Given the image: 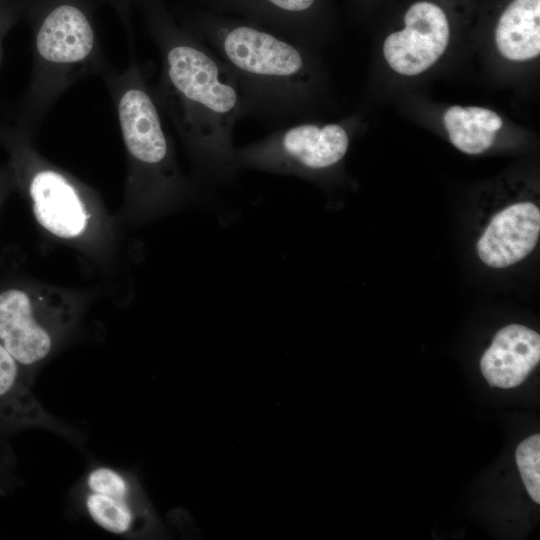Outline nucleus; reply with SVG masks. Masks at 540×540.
Returning a JSON list of instances; mask_svg holds the SVG:
<instances>
[{
    "label": "nucleus",
    "instance_id": "obj_1",
    "mask_svg": "<svg viewBox=\"0 0 540 540\" xmlns=\"http://www.w3.org/2000/svg\"><path fill=\"white\" fill-rule=\"evenodd\" d=\"M161 77L154 93L205 181L218 184L237 171L233 131L246 117L244 101L225 63L203 41L179 32L156 43Z\"/></svg>",
    "mask_w": 540,
    "mask_h": 540
},
{
    "label": "nucleus",
    "instance_id": "obj_2",
    "mask_svg": "<svg viewBox=\"0 0 540 540\" xmlns=\"http://www.w3.org/2000/svg\"><path fill=\"white\" fill-rule=\"evenodd\" d=\"M203 35L235 78L246 117L278 128L306 121L317 75L304 44L247 24L213 25Z\"/></svg>",
    "mask_w": 540,
    "mask_h": 540
},
{
    "label": "nucleus",
    "instance_id": "obj_3",
    "mask_svg": "<svg viewBox=\"0 0 540 540\" xmlns=\"http://www.w3.org/2000/svg\"><path fill=\"white\" fill-rule=\"evenodd\" d=\"M349 144V132L342 124L300 121L235 148L234 163L237 170L247 168L307 177L337 166Z\"/></svg>",
    "mask_w": 540,
    "mask_h": 540
},
{
    "label": "nucleus",
    "instance_id": "obj_4",
    "mask_svg": "<svg viewBox=\"0 0 540 540\" xmlns=\"http://www.w3.org/2000/svg\"><path fill=\"white\" fill-rule=\"evenodd\" d=\"M95 51L92 25L79 8L62 4L51 10L35 34L30 111L49 104L92 62Z\"/></svg>",
    "mask_w": 540,
    "mask_h": 540
},
{
    "label": "nucleus",
    "instance_id": "obj_5",
    "mask_svg": "<svg viewBox=\"0 0 540 540\" xmlns=\"http://www.w3.org/2000/svg\"><path fill=\"white\" fill-rule=\"evenodd\" d=\"M115 86L119 126L126 150L157 192H172L178 184L172 149L161 109L137 65Z\"/></svg>",
    "mask_w": 540,
    "mask_h": 540
},
{
    "label": "nucleus",
    "instance_id": "obj_6",
    "mask_svg": "<svg viewBox=\"0 0 540 540\" xmlns=\"http://www.w3.org/2000/svg\"><path fill=\"white\" fill-rule=\"evenodd\" d=\"M83 505L100 528L117 535L151 529L155 517L136 481L108 466H96L85 476Z\"/></svg>",
    "mask_w": 540,
    "mask_h": 540
},
{
    "label": "nucleus",
    "instance_id": "obj_7",
    "mask_svg": "<svg viewBox=\"0 0 540 540\" xmlns=\"http://www.w3.org/2000/svg\"><path fill=\"white\" fill-rule=\"evenodd\" d=\"M405 27L384 41L383 54L398 74L415 76L430 68L445 52L450 37L444 11L427 1L416 2L404 16Z\"/></svg>",
    "mask_w": 540,
    "mask_h": 540
},
{
    "label": "nucleus",
    "instance_id": "obj_8",
    "mask_svg": "<svg viewBox=\"0 0 540 540\" xmlns=\"http://www.w3.org/2000/svg\"><path fill=\"white\" fill-rule=\"evenodd\" d=\"M0 342L31 378L54 346V329L31 293L18 285L0 290Z\"/></svg>",
    "mask_w": 540,
    "mask_h": 540
},
{
    "label": "nucleus",
    "instance_id": "obj_9",
    "mask_svg": "<svg viewBox=\"0 0 540 540\" xmlns=\"http://www.w3.org/2000/svg\"><path fill=\"white\" fill-rule=\"evenodd\" d=\"M540 234V210L519 202L495 215L477 242L481 261L492 268H506L527 257Z\"/></svg>",
    "mask_w": 540,
    "mask_h": 540
},
{
    "label": "nucleus",
    "instance_id": "obj_10",
    "mask_svg": "<svg viewBox=\"0 0 540 540\" xmlns=\"http://www.w3.org/2000/svg\"><path fill=\"white\" fill-rule=\"evenodd\" d=\"M37 222L60 238H74L86 228L87 213L72 183L52 169L34 171L27 183Z\"/></svg>",
    "mask_w": 540,
    "mask_h": 540
},
{
    "label": "nucleus",
    "instance_id": "obj_11",
    "mask_svg": "<svg viewBox=\"0 0 540 540\" xmlns=\"http://www.w3.org/2000/svg\"><path fill=\"white\" fill-rule=\"evenodd\" d=\"M31 380L0 342V431L40 427L76 439L74 431L47 413L32 391Z\"/></svg>",
    "mask_w": 540,
    "mask_h": 540
},
{
    "label": "nucleus",
    "instance_id": "obj_12",
    "mask_svg": "<svg viewBox=\"0 0 540 540\" xmlns=\"http://www.w3.org/2000/svg\"><path fill=\"white\" fill-rule=\"evenodd\" d=\"M539 360V334L511 324L496 333L480 360V369L491 386L508 389L520 385Z\"/></svg>",
    "mask_w": 540,
    "mask_h": 540
},
{
    "label": "nucleus",
    "instance_id": "obj_13",
    "mask_svg": "<svg viewBox=\"0 0 540 540\" xmlns=\"http://www.w3.org/2000/svg\"><path fill=\"white\" fill-rule=\"evenodd\" d=\"M498 51L508 60L526 61L540 53V0H513L495 29Z\"/></svg>",
    "mask_w": 540,
    "mask_h": 540
},
{
    "label": "nucleus",
    "instance_id": "obj_14",
    "mask_svg": "<svg viewBox=\"0 0 540 540\" xmlns=\"http://www.w3.org/2000/svg\"><path fill=\"white\" fill-rule=\"evenodd\" d=\"M450 142L460 151L476 155L488 150L503 125L502 118L483 107L452 106L443 115Z\"/></svg>",
    "mask_w": 540,
    "mask_h": 540
},
{
    "label": "nucleus",
    "instance_id": "obj_15",
    "mask_svg": "<svg viewBox=\"0 0 540 540\" xmlns=\"http://www.w3.org/2000/svg\"><path fill=\"white\" fill-rule=\"evenodd\" d=\"M516 462L530 497L540 502V435L522 441L516 450Z\"/></svg>",
    "mask_w": 540,
    "mask_h": 540
},
{
    "label": "nucleus",
    "instance_id": "obj_16",
    "mask_svg": "<svg viewBox=\"0 0 540 540\" xmlns=\"http://www.w3.org/2000/svg\"><path fill=\"white\" fill-rule=\"evenodd\" d=\"M280 11L287 13H301L309 10L315 0H266Z\"/></svg>",
    "mask_w": 540,
    "mask_h": 540
},
{
    "label": "nucleus",
    "instance_id": "obj_17",
    "mask_svg": "<svg viewBox=\"0 0 540 540\" xmlns=\"http://www.w3.org/2000/svg\"><path fill=\"white\" fill-rule=\"evenodd\" d=\"M2 37H3V30L0 29V59H1V55H2Z\"/></svg>",
    "mask_w": 540,
    "mask_h": 540
}]
</instances>
